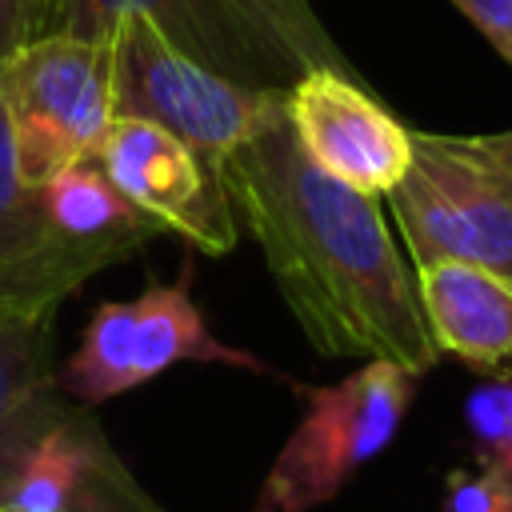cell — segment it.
Segmentation results:
<instances>
[{"instance_id":"ac0fdd59","label":"cell","mask_w":512,"mask_h":512,"mask_svg":"<svg viewBox=\"0 0 512 512\" xmlns=\"http://www.w3.org/2000/svg\"><path fill=\"white\" fill-rule=\"evenodd\" d=\"M480 32L484 40L512 64V0H452Z\"/></svg>"},{"instance_id":"52a82bcc","label":"cell","mask_w":512,"mask_h":512,"mask_svg":"<svg viewBox=\"0 0 512 512\" xmlns=\"http://www.w3.org/2000/svg\"><path fill=\"white\" fill-rule=\"evenodd\" d=\"M176 364H224L264 372L252 352L232 348L208 332L204 312L188 292V272L176 284H148L136 300L96 304L76 352L56 372V388L68 400L96 408L156 380Z\"/></svg>"},{"instance_id":"7a4b0ae2","label":"cell","mask_w":512,"mask_h":512,"mask_svg":"<svg viewBox=\"0 0 512 512\" xmlns=\"http://www.w3.org/2000/svg\"><path fill=\"white\" fill-rule=\"evenodd\" d=\"M128 8L196 64L256 92H288L308 68L356 76L308 0H52L48 32L104 40Z\"/></svg>"},{"instance_id":"5b68a950","label":"cell","mask_w":512,"mask_h":512,"mask_svg":"<svg viewBox=\"0 0 512 512\" xmlns=\"http://www.w3.org/2000/svg\"><path fill=\"white\" fill-rule=\"evenodd\" d=\"M412 372L388 360H364L336 384L304 388V416L276 452L252 512H312L380 456L416 396Z\"/></svg>"},{"instance_id":"30bf717a","label":"cell","mask_w":512,"mask_h":512,"mask_svg":"<svg viewBox=\"0 0 512 512\" xmlns=\"http://www.w3.org/2000/svg\"><path fill=\"white\" fill-rule=\"evenodd\" d=\"M52 316L56 308L0 312V504L44 432L76 404L56 388Z\"/></svg>"},{"instance_id":"d6986e66","label":"cell","mask_w":512,"mask_h":512,"mask_svg":"<svg viewBox=\"0 0 512 512\" xmlns=\"http://www.w3.org/2000/svg\"><path fill=\"white\" fill-rule=\"evenodd\" d=\"M472 140H476L480 148H488L496 160H504V164L512 168V128H508V132H476Z\"/></svg>"},{"instance_id":"9c48e42d","label":"cell","mask_w":512,"mask_h":512,"mask_svg":"<svg viewBox=\"0 0 512 512\" xmlns=\"http://www.w3.org/2000/svg\"><path fill=\"white\" fill-rule=\"evenodd\" d=\"M284 112L300 152L364 196H384L408 168L412 128L396 120L360 76L308 68L284 92Z\"/></svg>"},{"instance_id":"9a60e30c","label":"cell","mask_w":512,"mask_h":512,"mask_svg":"<svg viewBox=\"0 0 512 512\" xmlns=\"http://www.w3.org/2000/svg\"><path fill=\"white\" fill-rule=\"evenodd\" d=\"M440 512H512V472L500 464L452 472Z\"/></svg>"},{"instance_id":"4fadbf2b","label":"cell","mask_w":512,"mask_h":512,"mask_svg":"<svg viewBox=\"0 0 512 512\" xmlns=\"http://www.w3.org/2000/svg\"><path fill=\"white\" fill-rule=\"evenodd\" d=\"M0 272H44L64 280L72 292L88 280L80 264H72L52 248L48 220L40 208V188H32L16 164L4 100H0Z\"/></svg>"},{"instance_id":"e0dca14e","label":"cell","mask_w":512,"mask_h":512,"mask_svg":"<svg viewBox=\"0 0 512 512\" xmlns=\"http://www.w3.org/2000/svg\"><path fill=\"white\" fill-rule=\"evenodd\" d=\"M52 0H0V60L20 44L48 36Z\"/></svg>"},{"instance_id":"ffe728a7","label":"cell","mask_w":512,"mask_h":512,"mask_svg":"<svg viewBox=\"0 0 512 512\" xmlns=\"http://www.w3.org/2000/svg\"><path fill=\"white\" fill-rule=\"evenodd\" d=\"M0 512H12V508H0Z\"/></svg>"},{"instance_id":"5bb4252c","label":"cell","mask_w":512,"mask_h":512,"mask_svg":"<svg viewBox=\"0 0 512 512\" xmlns=\"http://www.w3.org/2000/svg\"><path fill=\"white\" fill-rule=\"evenodd\" d=\"M464 424L476 440L480 464H512V376L488 380L468 392Z\"/></svg>"},{"instance_id":"44dd1931","label":"cell","mask_w":512,"mask_h":512,"mask_svg":"<svg viewBox=\"0 0 512 512\" xmlns=\"http://www.w3.org/2000/svg\"><path fill=\"white\" fill-rule=\"evenodd\" d=\"M508 472H512V464H508Z\"/></svg>"},{"instance_id":"277c9868","label":"cell","mask_w":512,"mask_h":512,"mask_svg":"<svg viewBox=\"0 0 512 512\" xmlns=\"http://www.w3.org/2000/svg\"><path fill=\"white\" fill-rule=\"evenodd\" d=\"M108 60L112 116L160 124L184 140L216 176L224 156L240 148L284 100V92H256L196 64L136 8L112 20Z\"/></svg>"},{"instance_id":"8fae6325","label":"cell","mask_w":512,"mask_h":512,"mask_svg":"<svg viewBox=\"0 0 512 512\" xmlns=\"http://www.w3.org/2000/svg\"><path fill=\"white\" fill-rule=\"evenodd\" d=\"M416 300L436 352L472 368H500L512 360V280L464 260L416 264Z\"/></svg>"},{"instance_id":"7c38bea8","label":"cell","mask_w":512,"mask_h":512,"mask_svg":"<svg viewBox=\"0 0 512 512\" xmlns=\"http://www.w3.org/2000/svg\"><path fill=\"white\" fill-rule=\"evenodd\" d=\"M36 188H40V208L48 220L52 248L72 264H80L88 276L128 260L160 232L140 208H132L112 188V180L100 172L92 156L56 172Z\"/></svg>"},{"instance_id":"2e32d148","label":"cell","mask_w":512,"mask_h":512,"mask_svg":"<svg viewBox=\"0 0 512 512\" xmlns=\"http://www.w3.org/2000/svg\"><path fill=\"white\" fill-rule=\"evenodd\" d=\"M72 288L44 272H0V312L20 308H56Z\"/></svg>"},{"instance_id":"8992f818","label":"cell","mask_w":512,"mask_h":512,"mask_svg":"<svg viewBox=\"0 0 512 512\" xmlns=\"http://www.w3.org/2000/svg\"><path fill=\"white\" fill-rule=\"evenodd\" d=\"M0 100L20 176L36 188L88 160L112 120L108 36L48 32L0 60Z\"/></svg>"},{"instance_id":"ba28073f","label":"cell","mask_w":512,"mask_h":512,"mask_svg":"<svg viewBox=\"0 0 512 512\" xmlns=\"http://www.w3.org/2000/svg\"><path fill=\"white\" fill-rule=\"evenodd\" d=\"M92 160L160 232H180L204 256H224L236 248L240 224L220 176L160 124L112 116Z\"/></svg>"},{"instance_id":"6da1fadb","label":"cell","mask_w":512,"mask_h":512,"mask_svg":"<svg viewBox=\"0 0 512 512\" xmlns=\"http://www.w3.org/2000/svg\"><path fill=\"white\" fill-rule=\"evenodd\" d=\"M220 184L320 356L388 360L412 376L440 360L376 196L332 180L300 152L284 100L224 156Z\"/></svg>"},{"instance_id":"3957f363","label":"cell","mask_w":512,"mask_h":512,"mask_svg":"<svg viewBox=\"0 0 512 512\" xmlns=\"http://www.w3.org/2000/svg\"><path fill=\"white\" fill-rule=\"evenodd\" d=\"M384 200L416 264L464 260L512 280V168L472 136L412 128L408 168Z\"/></svg>"}]
</instances>
